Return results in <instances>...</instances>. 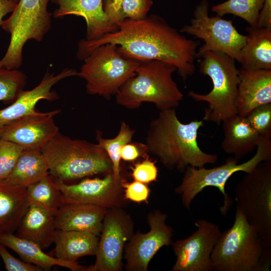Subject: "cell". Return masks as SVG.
Instances as JSON below:
<instances>
[{"mask_svg":"<svg viewBox=\"0 0 271 271\" xmlns=\"http://www.w3.org/2000/svg\"><path fill=\"white\" fill-rule=\"evenodd\" d=\"M241 51L242 68L271 70V29L248 27Z\"/></svg>","mask_w":271,"mask_h":271,"instance_id":"cell-26","label":"cell"},{"mask_svg":"<svg viewBox=\"0 0 271 271\" xmlns=\"http://www.w3.org/2000/svg\"><path fill=\"white\" fill-rule=\"evenodd\" d=\"M12 1L15 2V3H17L18 2V1H19V0H12Z\"/></svg>","mask_w":271,"mask_h":271,"instance_id":"cell-42","label":"cell"},{"mask_svg":"<svg viewBox=\"0 0 271 271\" xmlns=\"http://www.w3.org/2000/svg\"><path fill=\"white\" fill-rule=\"evenodd\" d=\"M153 4V0H123L119 13L118 22L124 19L145 18Z\"/></svg>","mask_w":271,"mask_h":271,"instance_id":"cell-34","label":"cell"},{"mask_svg":"<svg viewBox=\"0 0 271 271\" xmlns=\"http://www.w3.org/2000/svg\"><path fill=\"white\" fill-rule=\"evenodd\" d=\"M27 79L18 69L0 68V101L13 103L24 90Z\"/></svg>","mask_w":271,"mask_h":271,"instance_id":"cell-31","label":"cell"},{"mask_svg":"<svg viewBox=\"0 0 271 271\" xmlns=\"http://www.w3.org/2000/svg\"><path fill=\"white\" fill-rule=\"evenodd\" d=\"M49 174L64 183L112 172V164L97 144L58 133L41 150Z\"/></svg>","mask_w":271,"mask_h":271,"instance_id":"cell-4","label":"cell"},{"mask_svg":"<svg viewBox=\"0 0 271 271\" xmlns=\"http://www.w3.org/2000/svg\"><path fill=\"white\" fill-rule=\"evenodd\" d=\"M51 0H19L2 28L11 35L10 43L0 60V68H19L23 63L25 44L31 40L41 41L51 26L52 14L48 10Z\"/></svg>","mask_w":271,"mask_h":271,"instance_id":"cell-9","label":"cell"},{"mask_svg":"<svg viewBox=\"0 0 271 271\" xmlns=\"http://www.w3.org/2000/svg\"><path fill=\"white\" fill-rule=\"evenodd\" d=\"M83 61L77 76L86 81L87 92L107 99L136 75L141 63L124 56L114 44L95 48Z\"/></svg>","mask_w":271,"mask_h":271,"instance_id":"cell-8","label":"cell"},{"mask_svg":"<svg viewBox=\"0 0 271 271\" xmlns=\"http://www.w3.org/2000/svg\"><path fill=\"white\" fill-rule=\"evenodd\" d=\"M49 174L48 165L41 150L24 149L11 173L0 182L27 188Z\"/></svg>","mask_w":271,"mask_h":271,"instance_id":"cell-27","label":"cell"},{"mask_svg":"<svg viewBox=\"0 0 271 271\" xmlns=\"http://www.w3.org/2000/svg\"><path fill=\"white\" fill-rule=\"evenodd\" d=\"M117 26L116 31L98 39L80 40L78 58L83 60L100 46L114 44L127 58L139 61L159 60L175 67L184 81L194 74L199 40L187 38L156 15L139 20L124 19Z\"/></svg>","mask_w":271,"mask_h":271,"instance_id":"cell-1","label":"cell"},{"mask_svg":"<svg viewBox=\"0 0 271 271\" xmlns=\"http://www.w3.org/2000/svg\"><path fill=\"white\" fill-rule=\"evenodd\" d=\"M103 0H51L57 5L52 14L54 18L74 15L83 17L86 23L85 39H98L116 31L117 26L109 23L103 8Z\"/></svg>","mask_w":271,"mask_h":271,"instance_id":"cell-18","label":"cell"},{"mask_svg":"<svg viewBox=\"0 0 271 271\" xmlns=\"http://www.w3.org/2000/svg\"><path fill=\"white\" fill-rule=\"evenodd\" d=\"M61 191L64 203H84L107 209L122 207L126 203L124 195L126 180L116 177L112 172L103 178H85L75 184H68L53 178Z\"/></svg>","mask_w":271,"mask_h":271,"instance_id":"cell-13","label":"cell"},{"mask_svg":"<svg viewBox=\"0 0 271 271\" xmlns=\"http://www.w3.org/2000/svg\"><path fill=\"white\" fill-rule=\"evenodd\" d=\"M30 204L26 188L0 182V235L17 230Z\"/></svg>","mask_w":271,"mask_h":271,"instance_id":"cell-25","label":"cell"},{"mask_svg":"<svg viewBox=\"0 0 271 271\" xmlns=\"http://www.w3.org/2000/svg\"><path fill=\"white\" fill-rule=\"evenodd\" d=\"M189 237L172 243L176 256L172 271H212L211 255L221 234L219 226L201 219Z\"/></svg>","mask_w":271,"mask_h":271,"instance_id":"cell-14","label":"cell"},{"mask_svg":"<svg viewBox=\"0 0 271 271\" xmlns=\"http://www.w3.org/2000/svg\"><path fill=\"white\" fill-rule=\"evenodd\" d=\"M0 243L16 252L23 261L37 265L43 270H49L55 265L72 271H86L87 268L76 261H67L51 256L36 243L14 233L0 235Z\"/></svg>","mask_w":271,"mask_h":271,"instance_id":"cell-23","label":"cell"},{"mask_svg":"<svg viewBox=\"0 0 271 271\" xmlns=\"http://www.w3.org/2000/svg\"><path fill=\"white\" fill-rule=\"evenodd\" d=\"M175 71L161 61H141L136 75L115 94L117 103L127 109L138 108L144 102L155 104L160 111L175 108L183 98L172 77Z\"/></svg>","mask_w":271,"mask_h":271,"instance_id":"cell-5","label":"cell"},{"mask_svg":"<svg viewBox=\"0 0 271 271\" xmlns=\"http://www.w3.org/2000/svg\"><path fill=\"white\" fill-rule=\"evenodd\" d=\"M222 126L221 147L225 153L239 160L256 148L260 136L246 117L235 114L223 121Z\"/></svg>","mask_w":271,"mask_h":271,"instance_id":"cell-22","label":"cell"},{"mask_svg":"<svg viewBox=\"0 0 271 271\" xmlns=\"http://www.w3.org/2000/svg\"><path fill=\"white\" fill-rule=\"evenodd\" d=\"M73 69L65 68L59 73L47 72L40 83L31 90H24L9 106L0 109V127L13 120L36 111V105L40 100L54 101L58 95L52 90V87L67 77L77 76Z\"/></svg>","mask_w":271,"mask_h":271,"instance_id":"cell-17","label":"cell"},{"mask_svg":"<svg viewBox=\"0 0 271 271\" xmlns=\"http://www.w3.org/2000/svg\"><path fill=\"white\" fill-rule=\"evenodd\" d=\"M150 190L146 184L134 180L124 184V195L126 200L148 203Z\"/></svg>","mask_w":271,"mask_h":271,"instance_id":"cell-37","label":"cell"},{"mask_svg":"<svg viewBox=\"0 0 271 271\" xmlns=\"http://www.w3.org/2000/svg\"><path fill=\"white\" fill-rule=\"evenodd\" d=\"M203 119L184 123L179 119L175 108L160 111L151 122L146 138L148 153L156 156L168 170L184 172L188 166L204 167L218 161L216 154H208L197 141Z\"/></svg>","mask_w":271,"mask_h":271,"instance_id":"cell-2","label":"cell"},{"mask_svg":"<svg viewBox=\"0 0 271 271\" xmlns=\"http://www.w3.org/2000/svg\"><path fill=\"white\" fill-rule=\"evenodd\" d=\"M198 59L199 72L209 76L213 84L212 90L202 94L190 91L188 96L197 101L208 104L202 119L217 124L237 114L236 99L239 82L238 70L235 60L217 51H207Z\"/></svg>","mask_w":271,"mask_h":271,"instance_id":"cell-6","label":"cell"},{"mask_svg":"<svg viewBox=\"0 0 271 271\" xmlns=\"http://www.w3.org/2000/svg\"><path fill=\"white\" fill-rule=\"evenodd\" d=\"M167 215L159 210L149 213L150 229L133 234L125 246L124 258L128 271H147L150 262L163 246L173 243V229L166 223Z\"/></svg>","mask_w":271,"mask_h":271,"instance_id":"cell-15","label":"cell"},{"mask_svg":"<svg viewBox=\"0 0 271 271\" xmlns=\"http://www.w3.org/2000/svg\"><path fill=\"white\" fill-rule=\"evenodd\" d=\"M255 154L247 161L239 164V160L233 157L227 158L225 163L218 167L207 169L188 166L180 184L175 191L181 196L184 206L190 209L195 197L205 188H217L223 195L224 203L220 208L221 213L226 216L232 201L225 191L227 181L237 172L246 173L251 172L261 162L271 160V140L260 137Z\"/></svg>","mask_w":271,"mask_h":271,"instance_id":"cell-7","label":"cell"},{"mask_svg":"<svg viewBox=\"0 0 271 271\" xmlns=\"http://www.w3.org/2000/svg\"><path fill=\"white\" fill-rule=\"evenodd\" d=\"M267 103H271V70H239L237 114L245 117L254 108Z\"/></svg>","mask_w":271,"mask_h":271,"instance_id":"cell-19","label":"cell"},{"mask_svg":"<svg viewBox=\"0 0 271 271\" xmlns=\"http://www.w3.org/2000/svg\"><path fill=\"white\" fill-rule=\"evenodd\" d=\"M60 112L36 111L13 120L0 127V138L24 149L41 150L59 132L54 117Z\"/></svg>","mask_w":271,"mask_h":271,"instance_id":"cell-16","label":"cell"},{"mask_svg":"<svg viewBox=\"0 0 271 271\" xmlns=\"http://www.w3.org/2000/svg\"><path fill=\"white\" fill-rule=\"evenodd\" d=\"M256 27L271 29V0H264Z\"/></svg>","mask_w":271,"mask_h":271,"instance_id":"cell-40","label":"cell"},{"mask_svg":"<svg viewBox=\"0 0 271 271\" xmlns=\"http://www.w3.org/2000/svg\"><path fill=\"white\" fill-rule=\"evenodd\" d=\"M0 140H1V138H0Z\"/></svg>","mask_w":271,"mask_h":271,"instance_id":"cell-43","label":"cell"},{"mask_svg":"<svg viewBox=\"0 0 271 271\" xmlns=\"http://www.w3.org/2000/svg\"><path fill=\"white\" fill-rule=\"evenodd\" d=\"M136 131L124 121L120 123L119 131L113 138L105 139L97 131L96 139L97 144L107 154L112 164V173L116 177H120V150L125 144L131 142Z\"/></svg>","mask_w":271,"mask_h":271,"instance_id":"cell-30","label":"cell"},{"mask_svg":"<svg viewBox=\"0 0 271 271\" xmlns=\"http://www.w3.org/2000/svg\"><path fill=\"white\" fill-rule=\"evenodd\" d=\"M0 270H1V268H0Z\"/></svg>","mask_w":271,"mask_h":271,"instance_id":"cell-44","label":"cell"},{"mask_svg":"<svg viewBox=\"0 0 271 271\" xmlns=\"http://www.w3.org/2000/svg\"><path fill=\"white\" fill-rule=\"evenodd\" d=\"M18 236L33 242L43 249L54 243V216L44 207L30 203L16 230Z\"/></svg>","mask_w":271,"mask_h":271,"instance_id":"cell-21","label":"cell"},{"mask_svg":"<svg viewBox=\"0 0 271 271\" xmlns=\"http://www.w3.org/2000/svg\"><path fill=\"white\" fill-rule=\"evenodd\" d=\"M24 149L13 142L0 140V182L4 180L14 168Z\"/></svg>","mask_w":271,"mask_h":271,"instance_id":"cell-32","label":"cell"},{"mask_svg":"<svg viewBox=\"0 0 271 271\" xmlns=\"http://www.w3.org/2000/svg\"><path fill=\"white\" fill-rule=\"evenodd\" d=\"M264 0H227L211 7L212 12L222 17L231 14L245 21L249 26L256 27Z\"/></svg>","mask_w":271,"mask_h":271,"instance_id":"cell-29","label":"cell"},{"mask_svg":"<svg viewBox=\"0 0 271 271\" xmlns=\"http://www.w3.org/2000/svg\"><path fill=\"white\" fill-rule=\"evenodd\" d=\"M17 4L12 0H0V26L4 20V18L13 11Z\"/></svg>","mask_w":271,"mask_h":271,"instance_id":"cell-41","label":"cell"},{"mask_svg":"<svg viewBox=\"0 0 271 271\" xmlns=\"http://www.w3.org/2000/svg\"><path fill=\"white\" fill-rule=\"evenodd\" d=\"M133 234V223L122 207L107 209L99 235L94 263L86 271H121L123 250Z\"/></svg>","mask_w":271,"mask_h":271,"instance_id":"cell-12","label":"cell"},{"mask_svg":"<svg viewBox=\"0 0 271 271\" xmlns=\"http://www.w3.org/2000/svg\"><path fill=\"white\" fill-rule=\"evenodd\" d=\"M245 117L260 137L270 139L271 103L254 108Z\"/></svg>","mask_w":271,"mask_h":271,"instance_id":"cell-33","label":"cell"},{"mask_svg":"<svg viewBox=\"0 0 271 271\" xmlns=\"http://www.w3.org/2000/svg\"><path fill=\"white\" fill-rule=\"evenodd\" d=\"M213 270L268 271L271 252L255 226L236 206L232 226L221 233L211 255Z\"/></svg>","mask_w":271,"mask_h":271,"instance_id":"cell-3","label":"cell"},{"mask_svg":"<svg viewBox=\"0 0 271 271\" xmlns=\"http://www.w3.org/2000/svg\"><path fill=\"white\" fill-rule=\"evenodd\" d=\"M107 209L84 203H64L54 215L57 230L94 233L99 236Z\"/></svg>","mask_w":271,"mask_h":271,"instance_id":"cell-20","label":"cell"},{"mask_svg":"<svg viewBox=\"0 0 271 271\" xmlns=\"http://www.w3.org/2000/svg\"><path fill=\"white\" fill-rule=\"evenodd\" d=\"M147 153L148 148L145 144L130 142L121 148L120 158L126 162H133L146 156Z\"/></svg>","mask_w":271,"mask_h":271,"instance_id":"cell-38","label":"cell"},{"mask_svg":"<svg viewBox=\"0 0 271 271\" xmlns=\"http://www.w3.org/2000/svg\"><path fill=\"white\" fill-rule=\"evenodd\" d=\"M99 237L90 232L56 229L53 256L67 261H76L84 256L95 255Z\"/></svg>","mask_w":271,"mask_h":271,"instance_id":"cell-24","label":"cell"},{"mask_svg":"<svg viewBox=\"0 0 271 271\" xmlns=\"http://www.w3.org/2000/svg\"><path fill=\"white\" fill-rule=\"evenodd\" d=\"M0 256L7 271H42L39 266L20 260L11 254L0 243Z\"/></svg>","mask_w":271,"mask_h":271,"instance_id":"cell-36","label":"cell"},{"mask_svg":"<svg viewBox=\"0 0 271 271\" xmlns=\"http://www.w3.org/2000/svg\"><path fill=\"white\" fill-rule=\"evenodd\" d=\"M26 189L30 203L44 207L54 215L63 204L62 193L50 174Z\"/></svg>","mask_w":271,"mask_h":271,"instance_id":"cell-28","label":"cell"},{"mask_svg":"<svg viewBox=\"0 0 271 271\" xmlns=\"http://www.w3.org/2000/svg\"><path fill=\"white\" fill-rule=\"evenodd\" d=\"M134 180L149 184L157 180L158 170L155 162L146 156L141 162L136 163L131 168Z\"/></svg>","mask_w":271,"mask_h":271,"instance_id":"cell-35","label":"cell"},{"mask_svg":"<svg viewBox=\"0 0 271 271\" xmlns=\"http://www.w3.org/2000/svg\"><path fill=\"white\" fill-rule=\"evenodd\" d=\"M209 3L202 0L195 7L193 17L189 25L179 31L204 41L198 48L197 59L207 51H217L225 54L241 62V51L245 42L246 35L239 33L231 20L216 15H209Z\"/></svg>","mask_w":271,"mask_h":271,"instance_id":"cell-11","label":"cell"},{"mask_svg":"<svg viewBox=\"0 0 271 271\" xmlns=\"http://www.w3.org/2000/svg\"><path fill=\"white\" fill-rule=\"evenodd\" d=\"M236 206L256 228L265 249L271 252V160L260 163L235 188Z\"/></svg>","mask_w":271,"mask_h":271,"instance_id":"cell-10","label":"cell"},{"mask_svg":"<svg viewBox=\"0 0 271 271\" xmlns=\"http://www.w3.org/2000/svg\"><path fill=\"white\" fill-rule=\"evenodd\" d=\"M123 0H103V8L110 24L117 26L118 15Z\"/></svg>","mask_w":271,"mask_h":271,"instance_id":"cell-39","label":"cell"}]
</instances>
